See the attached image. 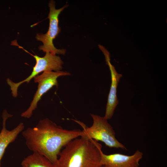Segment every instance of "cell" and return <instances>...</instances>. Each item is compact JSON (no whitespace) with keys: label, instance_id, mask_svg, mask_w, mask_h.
<instances>
[{"label":"cell","instance_id":"6da1fadb","mask_svg":"<svg viewBox=\"0 0 167 167\" xmlns=\"http://www.w3.org/2000/svg\"><path fill=\"white\" fill-rule=\"evenodd\" d=\"M22 135L30 150L42 155L56 165L61 149L72 140L81 136L83 132L79 130L64 129L45 118L34 127L23 130Z\"/></svg>","mask_w":167,"mask_h":167},{"label":"cell","instance_id":"7a4b0ae2","mask_svg":"<svg viewBox=\"0 0 167 167\" xmlns=\"http://www.w3.org/2000/svg\"><path fill=\"white\" fill-rule=\"evenodd\" d=\"M59 154L57 167H101L102 145L83 137L69 142Z\"/></svg>","mask_w":167,"mask_h":167},{"label":"cell","instance_id":"3957f363","mask_svg":"<svg viewBox=\"0 0 167 167\" xmlns=\"http://www.w3.org/2000/svg\"><path fill=\"white\" fill-rule=\"evenodd\" d=\"M91 116L93 123L89 127L79 121L74 120L83 128L81 136L101 142L110 148L126 149V147L117 139L115 132L107 119L104 117L94 114H91Z\"/></svg>","mask_w":167,"mask_h":167},{"label":"cell","instance_id":"277c9868","mask_svg":"<svg viewBox=\"0 0 167 167\" xmlns=\"http://www.w3.org/2000/svg\"><path fill=\"white\" fill-rule=\"evenodd\" d=\"M11 45L18 46L19 48L29 53L34 57L36 61L31 74L24 80L15 83L9 78L6 79L7 84L10 87L12 95L14 97H16L18 96V89L20 85L25 82L29 83L32 78L37 76L39 73L46 71H60L62 69V65L63 62L60 57L56 55L50 53H46L43 57H41L36 55H33L31 54L23 47L19 45L15 41L11 42Z\"/></svg>","mask_w":167,"mask_h":167},{"label":"cell","instance_id":"5b68a950","mask_svg":"<svg viewBox=\"0 0 167 167\" xmlns=\"http://www.w3.org/2000/svg\"><path fill=\"white\" fill-rule=\"evenodd\" d=\"M49 12L48 18L49 21V25L47 32L45 34L38 33L36 36V40L41 41L43 45L39 47L40 50L46 53H50L53 54L64 55L66 52L64 49H58L55 47L53 41L61 31V28L58 26L59 15L61 12L66 7V5L59 9L55 7V2L50 1L49 3Z\"/></svg>","mask_w":167,"mask_h":167},{"label":"cell","instance_id":"8992f818","mask_svg":"<svg viewBox=\"0 0 167 167\" xmlns=\"http://www.w3.org/2000/svg\"><path fill=\"white\" fill-rule=\"evenodd\" d=\"M69 72L61 71H46L37 75L34 78V82L38 84L37 89L28 108L21 114L22 117L29 118L37 108L38 102L42 96L53 87L58 86V78L60 76L71 75Z\"/></svg>","mask_w":167,"mask_h":167},{"label":"cell","instance_id":"52a82bcc","mask_svg":"<svg viewBox=\"0 0 167 167\" xmlns=\"http://www.w3.org/2000/svg\"><path fill=\"white\" fill-rule=\"evenodd\" d=\"M99 47L105 55L106 64L109 66L111 75V85L104 117L108 120L112 118L115 109L118 103L117 95V88L120 79L122 75L118 73L114 66L111 64L109 52L102 45H99Z\"/></svg>","mask_w":167,"mask_h":167},{"label":"cell","instance_id":"ba28073f","mask_svg":"<svg viewBox=\"0 0 167 167\" xmlns=\"http://www.w3.org/2000/svg\"><path fill=\"white\" fill-rule=\"evenodd\" d=\"M143 155V153L139 150L131 155L120 153L107 155L102 152L101 163L108 167H139Z\"/></svg>","mask_w":167,"mask_h":167},{"label":"cell","instance_id":"9c48e42d","mask_svg":"<svg viewBox=\"0 0 167 167\" xmlns=\"http://www.w3.org/2000/svg\"><path fill=\"white\" fill-rule=\"evenodd\" d=\"M12 116V115L8 113L6 110L3 111L2 114V127L0 132V167H1V160L7 147L10 143L15 140L24 128V123L20 122L12 130L7 129L6 127V121L8 118Z\"/></svg>","mask_w":167,"mask_h":167},{"label":"cell","instance_id":"30bf717a","mask_svg":"<svg viewBox=\"0 0 167 167\" xmlns=\"http://www.w3.org/2000/svg\"><path fill=\"white\" fill-rule=\"evenodd\" d=\"M21 165L22 167H57L44 156L33 152L24 158Z\"/></svg>","mask_w":167,"mask_h":167},{"label":"cell","instance_id":"8fae6325","mask_svg":"<svg viewBox=\"0 0 167 167\" xmlns=\"http://www.w3.org/2000/svg\"><path fill=\"white\" fill-rule=\"evenodd\" d=\"M101 167H108L105 165H102Z\"/></svg>","mask_w":167,"mask_h":167}]
</instances>
